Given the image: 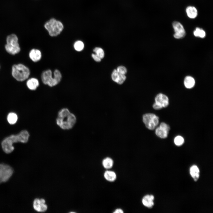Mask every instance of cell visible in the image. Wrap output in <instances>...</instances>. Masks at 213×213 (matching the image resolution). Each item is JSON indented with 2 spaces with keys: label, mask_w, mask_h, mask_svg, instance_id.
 I'll list each match as a JSON object with an SVG mask.
<instances>
[{
  "label": "cell",
  "mask_w": 213,
  "mask_h": 213,
  "mask_svg": "<svg viewBox=\"0 0 213 213\" xmlns=\"http://www.w3.org/2000/svg\"><path fill=\"white\" fill-rule=\"evenodd\" d=\"M105 179L109 182H113L116 180L117 178V175L115 172L111 170H106L104 175Z\"/></svg>",
  "instance_id": "ac0fdd59"
},
{
  "label": "cell",
  "mask_w": 213,
  "mask_h": 213,
  "mask_svg": "<svg viewBox=\"0 0 213 213\" xmlns=\"http://www.w3.org/2000/svg\"><path fill=\"white\" fill-rule=\"evenodd\" d=\"M17 119V116L14 113L11 112L9 113L7 117V120L9 123L11 124H15Z\"/></svg>",
  "instance_id": "603a6c76"
},
{
  "label": "cell",
  "mask_w": 213,
  "mask_h": 213,
  "mask_svg": "<svg viewBox=\"0 0 213 213\" xmlns=\"http://www.w3.org/2000/svg\"><path fill=\"white\" fill-rule=\"evenodd\" d=\"M12 74L15 80L18 81L22 82L28 78L30 72L27 66L22 64H18L12 66Z\"/></svg>",
  "instance_id": "277c9868"
},
{
  "label": "cell",
  "mask_w": 213,
  "mask_h": 213,
  "mask_svg": "<svg viewBox=\"0 0 213 213\" xmlns=\"http://www.w3.org/2000/svg\"><path fill=\"white\" fill-rule=\"evenodd\" d=\"M194 36L196 37H199L203 38L206 36V32L202 29L199 28H196L193 32Z\"/></svg>",
  "instance_id": "7402d4cb"
},
{
  "label": "cell",
  "mask_w": 213,
  "mask_h": 213,
  "mask_svg": "<svg viewBox=\"0 0 213 213\" xmlns=\"http://www.w3.org/2000/svg\"><path fill=\"white\" fill-rule=\"evenodd\" d=\"M57 125L63 130H69L75 125L77 119L75 115L67 108H63L58 112L56 119Z\"/></svg>",
  "instance_id": "6da1fadb"
},
{
  "label": "cell",
  "mask_w": 213,
  "mask_h": 213,
  "mask_svg": "<svg viewBox=\"0 0 213 213\" xmlns=\"http://www.w3.org/2000/svg\"><path fill=\"white\" fill-rule=\"evenodd\" d=\"M49 35L51 37L57 36L64 29V25L60 21L52 18L47 22L44 25Z\"/></svg>",
  "instance_id": "8992f818"
},
{
  "label": "cell",
  "mask_w": 213,
  "mask_h": 213,
  "mask_svg": "<svg viewBox=\"0 0 213 213\" xmlns=\"http://www.w3.org/2000/svg\"><path fill=\"white\" fill-rule=\"evenodd\" d=\"M155 102L153 105V108L156 110H159L162 108L167 107L169 104V99L166 95L160 93L156 96Z\"/></svg>",
  "instance_id": "ba28073f"
},
{
  "label": "cell",
  "mask_w": 213,
  "mask_h": 213,
  "mask_svg": "<svg viewBox=\"0 0 213 213\" xmlns=\"http://www.w3.org/2000/svg\"><path fill=\"white\" fill-rule=\"evenodd\" d=\"M186 12L188 16L191 19L195 18L198 15L197 9L192 6L188 7L186 9Z\"/></svg>",
  "instance_id": "d6986e66"
},
{
  "label": "cell",
  "mask_w": 213,
  "mask_h": 213,
  "mask_svg": "<svg viewBox=\"0 0 213 213\" xmlns=\"http://www.w3.org/2000/svg\"><path fill=\"white\" fill-rule=\"evenodd\" d=\"M74 47L75 50L78 51H80L83 49L84 48V44L81 41H78L75 43Z\"/></svg>",
  "instance_id": "cb8c5ba5"
},
{
  "label": "cell",
  "mask_w": 213,
  "mask_h": 213,
  "mask_svg": "<svg viewBox=\"0 0 213 213\" xmlns=\"http://www.w3.org/2000/svg\"><path fill=\"white\" fill-rule=\"evenodd\" d=\"M184 83L186 88L190 89L192 88L194 86L195 80L191 76H187L185 78Z\"/></svg>",
  "instance_id": "ffe728a7"
},
{
  "label": "cell",
  "mask_w": 213,
  "mask_h": 213,
  "mask_svg": "<svg viewBox=\"0 0 213 213\" xmlns=\"http://www.w3.org/2000/svg\"><path fill=\"white\" fill-rule=\"evenodd\" d=\"M54 77L52 76V72L50 70L44 71L42 73L41 78L43 83L49 86L52 87L58 84L61 81L62 75L61 73L58 70H55L54 72Z\"/></svg>",
  "instance_id": "3957f363"
},
{
  "label": "cell",
  "mask_w": 213,
  "mask_h": 213,
  "mask_svg": "<svg viewBox=\"0 0 213 213\" xmlns=\"http://www.w3.org/2000/svg\"></svg>",
  "instance_id": "f546056e"
},
{
  "label": "cell",
  "mask_w": 213,
  "mask_h": 213,
  "mask_svg": "<svg viewBox=\"0 0 213 213\" xmlns=\"http://www.w3.org/2000/svg\"><path fill=\"white\" fill-rule=\"evenodd\" d=\"M13 170L9 166L0 164V183L7 181L12 175Z\"/></svg>",
  "instance_id": "9c48e42d"
},
{
  "label": "cell",
  "mask_w": 213,
  "mask_h": 213,
  "mask_svg": "<svg viewBox=\"0 0 213 213\" xmlns=\"http://www.w3.org/2000/svg\"><path fill=\"white\" fill-rule=\"evenodd\" d=\"M45 203V200L43 199H36L33 203V208L37 212H44L47 209V206Z\"/></svg>",
  "instance_id": "7c38bea8"
},
{
  "label": "cell",
  "mask_w": 213,
  "mask_h": 213,
  "mask_svg": "<svg viewBox=\"0 0 213 213\" xmlns=\"http://www.w3.org/2000/svg\"><path fill=\"white\" fill-rule=\"evenodd\" d=\"M5 46L6 51L10 54L15 55L19 53L21 49L18 43V38L14 34L8 35L6 38Z\"/></svg>",
  "instance_id": "5b68a950"
},
{
  "label": "cell",
  "mask_w": 213,
  "mask_h": 213,
  "mask_svg": "<svg viewBox=\"0 0 213 213\" xmlns=\"http://www.w3.org/2000/svg\"><path fill=\"white\" fill-rule=\"evenodd\" d=\"M170 130V127L168 125L162 122L156 129L155 133L158 137L161 138H165L167 137Z\"/></svg>",
  "instance_id": "8fae6325"
},
{
  "label": "cell",
  "mask_w": 213,
  "mask_h": 213,
  "mask_svg": "<svg viewBox=\"0 0 213 213\" xmlns=\"http://www.w3.org/2000/svg\"><path fill=\"white\" fill-rule=\"evenodd\" d=\"M30 59L33 62L39 61L41 57V53L39 50L33 49L30 51L29 54Z\"/></svg>",
  "instance_id": "9a60e30c"
},
{
  "label": "cell",
  "mask_w": 213,
  "mask_h": 213,
  "mask_svg": "<svg viewBox=\"0 0 213 213\" xmlns=\"http://www.w3.org/2000/svg\"><path fill=\"white\" fill-rule=\"evenodd\" d=\"M172 25L175 32L173 36L175 38L180 39L185 36L186 34L185 30L180 22L175 21L172 22Z\"/></svg>",
  "instance_id": "30bf717a"
},
{
  "label": "cell",
  "mask_w": 213,
  "mask_h": 213,
  "mask_svg": "<svg viewBox=\"0 0 213 213\" xmlns=\"http://www.w3.org/2000/svg\"><path fill=\"white\" fill-rule=\"evenodd\" d=\"M143 121L147 128L154 130L159 123V118L153 113H147L143 116Z\"/></svg>",
  "instance_id": "52a82bcc"
},
{
  "label": "cell",
  "mask_w": 213,
  "mask_h": 213,
  "mask_svg": "<svg viewBox=\"0 0 213 213\" xmlns=\"http://www.w3.org/2000/svg\"><path fill=\"white\" fill-rule=\"evenodd\" d=\"M154 196L151 194L144 196L142 198V202L143 204L148 208H151L154 205Z\"/></svg>",
  "instance_id": "5bb4252c"
},
{
  "label": "cell",
  "mask_w": 213,
  "mask_h": 213,
  "mask_svg": "<svg viewBox=\"0 0 213 213\" xmlns=\"http://www.w3.org/2000/svg\"><path fill=\"white\" fill-rule=\"evenodd\" d=\"M184 140L181 136L178 135L174 138V142L175 145L178 146H180L184 143Z\"/></svg>",
  "instance_id": "484cf974"
},
{
  "label": "cell",
  "mask_w": 213,
  "mask_h": 213,
  "mask_svg": "<svg viewBox=\"0 0 213 213\" xmlns=\"http://www.w3.org/2000/svg\"><path fill=\"white\" fill-rule=\"evenodd\" d=\"M26 85L30 90H36L39 85L38 80L35 78H31L28 79L26 82Z\"/></svg>",
  "instance_id": "2e32d148"
},
{
  "label": "cell",
  "mask_w": 213,
  "mask_h": 213,
  "mask_svg": "<svg viewBox=\"0 0 213 213\" xmlns=\"http://www.w3.org/2000/svg\"><path fill=\"white\" fill-rule=\"evenodd\" d=\"M102 163L104 168L108 169L112 168L113 166L114 161L111 158L107 157L103 160Z\"/></svg>",
  "instance_id": "44dd1931"
},
{
  "label": "cell",
  "mask_w": 213,
  "mask_h": 213,
  "mask_svg": "<svg viewBox=\"0 0 213 213\" xmlns=\"http://www.w3.org/2000/svg\"><path fill=\"white\" fill-rule=\"evenodd\" d=\"M93 51L101 59L104 57V51L101 48L96 47L93 49Z\"/></svg>",
  "instance_id": "d4e9b609"
},
{
  "label": "cell",
  "mask_w": 213,
  "mask_h": 213,
  "mask_svg": "<svg viewBox=\"0 0 213 213\" xmlns=\"http://www.w3.org/2000/svg\"><path fill=\"white\" fill-rule=\"evenodd\" d=\"M91 56L93 59L96 62H100L101 59L96 54H92Z\"/></svg>",
  "instance_id": "83f0119b"
},
{
  "label": "cell",
  "mask_w": 213,
  "mask_h": 213,
  "mask_svg": "<svg viewBox=\"0 0 213 213\" xmlns=\"http://www.w3.org/2000/svg\"><path fill=\"white\" fill-rule=\"evenodd\" d=\"M29 134L26 130H23L16 135H11L5 138L1 143V146L4 151L7 154L11 153L14 150L13 143L18 142L27 143L28 140Z\"/></svg>",
  "instance_id": "7a4b0ae2"
},
{
  "label": "cell",
  "mask_w": 213,
  "mask_h": 213,
  "mask_svg": "<svg viewBox=\"0 0 213 213\" xmlns=\"http://www.w3.org/2000/svg\"><path fill=\"white\" fill-rule=\"evenodd\" d=\"M114 213H124L123 210L120 208H117L113 212Z\"/></svg>",
  "instance_id": "f1b7e54d"
},
{
  "label": "cell",
  "mask_w": 213,
  "mask_h": 213,
  "mask_svg": "<svg viewBox=\"0 0 213 213\" xmlns=\"http://www.w3.org/2000/svg\"><path fill=\"white\" fill-rule=\"evenodd\" d=\"M190 174L193 180L196 181L200 176V171L198 167L196 165H193L190 167Z\"/></svg>",
  "instance_id": "e0dca14e"
},
{
  "label": "cell",
  "mask_w": 213,
  "mask_h": 213,
  "mask_svg": "<svg viewBox=\"0 0 213 213\" xmlns=\"http://www.w3.org/2000/svg\"><path fill=\"white\" fill-rule=\"evenodd\" d=\"M117 71L120 74L125 75L127 72L126 68L123 66H120L118 67L117 69Z\"/></svg>",
  "instance_id": "4316f807"
},
{
  "label": "cell",
  "mask_w": 213,
  "mask_h": 213,
  "mask_svg": "<svg viewBox=\"0 0 213 213\" xmlns=\"http://www.w3.org/2000/svg\"><path fill=\"white\" fill-rule=\"evenodd\" d=\"M111 77L114 81L119 84H122L126 79L125 75L119 73L116 69H114L112 72Z\"/></svg>",
  "instance_id": "4fadbf2b"
}]
</instances>
